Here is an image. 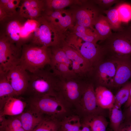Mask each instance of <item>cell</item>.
<instances>
[{"label": "cell", "instance_id": "1", "mask_svg": "<svg viewBox=\"0 0 131 131\" xmlns=\"http://www.w3.org/2000/svg\"><path fill=\"white\" fill-rule=\"evenodd\" d=\"M99 44L104 59L114 60L131 57V26H122Z\"/></svg>", "mask_w": 131, "mask_h": 131}, {"label": "cell", "instance_id": "2", "mask_svg": "<svg viewBox=\"0 0 131 131\" xmlns=\"http://www.w3.org/2000/svg\"><path fill=\"white\" fill-rule=\"evenodd\" d=\"M86 79L78 76L68 79H59L58 97L72 113L77 114Z\"/></svg>", "mask_w": 131, "mask_h": 131}, {"label": "cell", "instance_id": "3", "mask_svg": "<svg viewBox=\"0 0 131 131\" xmlns=\"http://www.w3.org/2000/svg\"><path fill=\"white\" fill-rule=\"evenodd\" d=\"M59 79L52 72L44 68L30 75L27 90L32 97L48 95L57 97Z\"/></svg>", "mask_w": 131, "mask_h": 131}, {"label": "cell", "instance_id": "4", "mask_svg": "<svg viewBox=\"0 0 131 131\" xmlns=\"http://www.w3.org/2000/svg\"><path fill=\"white\" fill-rule=\"evenodd\" d=\"M35 20L37 25L29 43L47 47L61 46L65 43L66 33L57 29L42 16Z\"/></svg>", "mask_w": 131, "mask_h": 131}, {"label": "cell", "instance_id": "5", "mask_svg": "<svg viewBox=\"0 0 131 131\" xmlns=\"http://www.w3.org/2000/svg\"><path fill=\"white\" fill-rule=\"evenodd\" d=\"M51 62L49 47L30 43L22 47L21 57L19 65L27 71L33 73L44 68Z\"/></svg>", "mask_w": 131, "mask_h": 131}, {"label": "cell", "instance_id": "6", "mask_svg": "<svg viewBox=\"0 0 131 131\" xmlns=\"http://www.w3.org/2000/svg\"><path fill=\"white\" fill-rule=\"evenodd\" d=\"M29 110L43 116L55 118L60 121L71 113L58 97L45 96L31 97L29 101Z\"/></svg>", "mask_w": 131, "mask_h": 131}, {"label": "cell", "instance_id": "7", "mask_svg": "<svg viewBox=\"0 0 131 131\" xmlns=\"http://www.w3.org/2000/svg\"><path fill=\"white\" fill-rule=\"evenodd\" d=\"M28 19L19 13L6 18L0 22V34L18 47L22 48L24 45L30 42L32 36L25 27Z\"/></svg>", "mask_w": 131, "mask_h": 131}, {"label": "cell", "instance_id": "8", "mask_svg": "<svg viewBox=\"0 0 131 131\" xmlns=\"http://www.w3.org/2000/svg\"><path fill=\"white\" fill-rule=\"evenodd\" d=\"M70 7L73 25L93 28L96 20L103 13L93 0H79Z\"/></svg>", "mask_w": 131, "mask_h": 131}, {"label": "cell", "instance_id": "9", "mask_svg": "<svg viewBox=\"0 0 131 131\" xmlns=\"http://www.w3.org/2000/svg\"><path fill=\"white\" fill-rule=\"evenodd\" d=\"M95 85L89 79L86 80L77 114L81 121L95 116L104 115V109L100 108L96 101Z\"/></svg>", "mask_w": 131, "mask_h": 131}, {"label": "cell", "instance_id": "10", "mask_svg": "<svg viewBox=\"0 0 131 131\" xmlns=\"http://www.w3.org/2000/svg\"><path fill=\"white\" fill-rule=\"evenodd\" d=\"M66 43L79 52L93 68L104 59L103 52L98 44L84 41L72 34L68 36Z\"/></svg>", "mask_w": 131, "mask_h": 131}, {"label": "cell", "instance_id": "11", "mask_svg": "<svg viewBox=\"0 0 131 131\" xmlns=\"http://www.w3.org/2000/svg\"><path fill=\"white\" fill-rule=\"evenodd\" d=\"M22 53V48L0 34V73H7L12 67L19 65Z\"/></svg>", "mask_w": 131, "mask_h": 131}, {"label": "cell", "instance_id": "12", "mask_svg": "<svg viewBox=\"0 0 131 131\" xmlns=\"http://www.w3.org/2000/svg\"><path fill=\"white\" fill-rule=\"evenodd\" d=\"M116 66L115 61L104 59L93 68L89 79L97 86L112 88Z\"/></svg>", "mask_w": 131, "mask_h": 131}, {"label": "cell", "instance_id": "13", "mask_svg": "<svg viewBox=\"0 0 131 131\" xmlns=\"http://www.w3.org/2000/svg\"><path fill=\"white\" fill-rule=\"evenodd\" d=\"M71 63L75 74L84 79H89L93 69L90 63L76 50L65 43L61 46Z\"/></svg>", "mask_w": 131, "mask_h": 131}, {"label": "cell", "instance_id": "14", "mask_svg": "<svg viewBox=\"0 0 131 131\" xmlns=\"http://www.w3.org/2000/svg\"><path fill=\"white\" fill-rule=\"evenodd\" d=\"M6 76L17 96L27 91L30 75L20 65H18L12 67L6 73Z\"/></svg>", "mask_w": 131, "mask_h": 131}, {"label": "cell", "instance_id": "15", "mask_svg": "<svg viewBox=\"0 0 131 131\" xmlns=\"http://www.w3.org/2000/svg\"><path fill=\"white\" fill-rule=\"evenodd\" d=\"M42 16L57 29L65 33L74 26L72 14L69 9H45Z\"/></svg>", "mask_w": 131, "mask_h": 131}, {"label": "cell", "instance_id": "16", "mask_svg": "<svg viewBox=\"0 0 131 131\" xmlns=\"http://www.w3.org/2000/svg\"><path fill=\"white\" fill-rule=\"evenodd\" d=\"M45 9L44 0H22L19 14L26 19L35 20L42 16Z\"/></svg>", "mask_w": 131, "mask_h": 131}, {"label": "cell", "instance_id": "17", "mask_svg": "<svg viewBox=\"0 0 131 131\" xmlns=\"http://www.w3.org/2000/svg\"><path fill=\"white\" fill-rule=\"evenodd\" d=\"M114 61L117 66L113 88H116L122 87L131 78V57Z\"/></svg>", "mask_w": 131, "mask_h": 131}, {"label": "cell", "instance_id": "18", "mask_svg": "<svg viewBox=\"0 0 131 131\" xmlns=\"http://www.w3.org/2000/svg\"><path fill=\"white\" fill-rule=\"evenodd\" d=\"M16 97H11L7 99L0 110V117L17 116L24 112L26 103Z\"/></svg>", "mask_w": 131, "mask_h": 131}, {"label": "cell", "instance_id": "19", "mask_svg": "<svg viewBox=\"0 0 131 131\" xmlns=\"http://www.w3.org/2000/svg\"><path fill=\"white\" fill-rule=\"evenodd\" d=\"M95 92L98 106L103 109H109L114 106L115 95L106 87L101 86H97Z\"/></svg>", "mask_w": 131, "mask_h": 131}, {"label": "cell", "instance_id": "20", "mask_svg": "<svg viewBox=\"0 0 131 131\" xmlns=\"http://www.w3.org/2000/svg\"><path fill=\"white\" fill-rule=\"evenodd\" d=\"M67 31L85 42L97 43L100 41L98 35L93 27L75 25L69 28Z\"/></svg>", "mask_w": 131, "mask_h": 131}, {"label": "cell", "instance_id": "21", "mask_svg": "<svg viewBox=\"0 0 131 131\" xmlns=\"http://www.w3.org/2000/svg\"><path fill=\"white\" fill-rule=\"evenodd\" d=\"M18 116L25 131H33L44 117L29 110Z\"/></svg>", "mask_w": 131, "mask_h": 131}, {"label": "cell", "instance_id": "22", "mask_svg": "<svg viewBox=\"0 0 131 131\" xmlns=\"http://www.w3.org/2000/svg\"><path fill=\"white\" fill-rule=\"evenodd\" d=\"M17 96L7 79L6 73H0V110L9 98Z\"/></svg>", "mask_w": 131, "mask_h": 131}, {"label": "cell", "instance_id": "23", "mask_svg": "<svg viewBox=\"0 0 131 131\" xmlns=\"http://www.w3.org/2000/svg\"><path fill=\"white\" fill-rule=\"evenodd\" d=\"M93 27L98 35L100 41L105 40L113 33L106 16L103 14L100 15L96 20Z\"/></svg>", "mask_w": 131, "mask_h": 131}, {"label": "cell", "instance_id": "24", "mask_svg": "<svg viewBox=\"0 0 131 131\" xmlns=\"http://www.w3.org/2000/svg\"><path fill=\"white\" fill-rule=\"evenodd\" d=\"M62 131H79L82 127L81 118L78 115L72 113L66 116L60 122Z\"/></svg>", "mask_w": 131, "mask_h": 131}, {"label": "cell", "instance_id": "25", "mask_svg": "<svg viewBox=\"0 0 131 131\" xmlns=\"http://www.w3.org/2000/svg\"><path fill=\"white\" fill-rule=\"evenodd\" d=\"M0 117V131H25L18 116Z\"/></svg>", "mask_w": 131, "mask_h": 131}, {"label": "cell", "instance_id": "26", "mask_svg": "<svg viewBox=\"0 0 131 131\" xmlns=\"http://www.w3.org/2000/svg\"><path fill=\"white\" fill-rule=\"evenodd\" d=\"M50 66L52 72L59 79H68L77 76L72 69L66 64L59 63Z\"/></svg>", "mask_w": 131, "mask_h": 131}, {"label": "cell", "instance_id": "27", "mask_svg": "<svg viewBox=\"0 0 131 131\" xmlns=\"http://www.w3.org/2000/svg\"><path fill=\"white\" fill-rule=\"evenodd\" d=\"M49 48L51 53V62L49 65L63 63L67 65L72 68L71 62L61 46Z\"/></svg>", "mask_w": 131, "mask_h": 131}, {"label": "cell", "instance_id": "28", "mask_svg": "<svg viewBox=\"0 0 131 131\" xmlns=\"http://www.w3.org/2000/svg\"><path fill=\"white\" fill-rule=\"evenodd\" d=\"M89 126L92 131H106L108 122L104 116L98 115L82 122Z\"/></svg>", "mask_w": 131, "mask_h": 131}, {"label": "cell", "instance_id": "29", "mask_svg": "<svg viewBox=\"0 0 131 131\" xmlns=\"http://www.w3.org/2000/svg\"><path fill=\"white\" fill-rule=\"evenodd\" d=\"M22 0H0V9L9 17L18 14Z\"/></svg>", "mask_w": 131, "mask_h": 131}, {"label": "cell", "instance_id": "30", "mask_svg": "<svg viewBox=\"0 0 131 131\" xmlns=\"http://www.w3.org/2000/svg\"><path fill=\"white\" fill-rule=\"evenodd\" d=\"M60 121L52 117L44 116L33 131H58Z\"/></svg>", "mask_w": 131, "mask_h": 131}, {"label": "cell", "instance_id": "31", "mask_svg": "<svg viewBox=\"0 0 131 131\" xmlns=\"http://www.w3.org/2000/svg\"><path fill=\"white\" fill-rule=\"evenodd\" d=\"M109 110L110 127L113 131H118L124 120L123 112L121 108L115 105Z\"/></svg>", "mask_w": 131, "mask_h": 131}, {"label": "cell", "instance_id": "32", "mask_svg": "<svg viewBox=\"0 0 131 131\" xmlns=\"http://www.w3.org/2000/svg\"><path fill=\"white\" fill-rule=\"evenodd\" d=\"M103 13L106 15L111 29L114 32L118 31L121 28L122 22L119 18L116 6L104 10Z\"/></svg>", "mask_w": 131, "mask_h": 131}, {"label": "cell", "instance_id": "33", "mask_svg": "<svg viewBox=\"0 0 131 131\" xmlns=\"http://www.w3.org/2000/svg\"><path fill=\"white\" fill-rule=\"evenodd\" d=\"M45 9L55 10L65 9L77 3L79 0H44Z\"/></svg>", "mask_w": 131, "mask_h": 131}, {"label": "cell", "instance_id": "34", "mask_svg": "<svg viewBox=\"0 0 131 131\" xmlns=\"http://www.w3.org/2000/svg\"><path fill=\"white\" fill-rule=\"evenodd\" d=\"M130 85V82H128L122 87L115 95L114 105L121 108L127 102L129 96Z\"/></svg>", "mask_w": 131, "mask_h": 131}, {"label": "cell", "instance_id": "35", "mask_svg": "<svg viewBox=\"0 0 131 131\" xmlns=\"http://www.w3.org/2000/svg\"><path fill=\"white\" fill-rule=\"evenodd\" d=\"M122 22L127 23L131 20V5L126 3L120 4L116 6Z\"/></svg>", "mask_w": 131, "mask_h": 131}, {"label": "cell", "instance_id": "36", "mask_svg": "<svg viewBox=\"0 0 131 131\" xmlns=\"http://www.w3.org/2000/svg\"><path fill=\"white\" fill-rule=\"evenodd\" d=\"M94 2L103 10H107L114 4L120 1L118 0H93Z\"/></svg>", "mask_w": 131, "mask_h": 131}, {"label": "cell", "instance_id": "37", "mask_svg": "<svg viewBox=\"0 0 131 131\" xmlns=\"http://www.w3.org/2000/svg\"><path fill=\"white\" fill-rule=\"evenodd\" d=\"M118 131H131V120H124Z\"/></svg>", "mask_w": 131, "mask_h": 131}, {"label": "cell", "instance_id": "38", "mask_svg": "<svg viewBox=\"0 0 131 131\" xmlns=\"http://www.w3.org/2000/svg\"><path fill=\"white\" fill-rule=\"evenodd\" d=\"M123 113L124 120H131V104L126 108Z\"/></svg>", "mask_w": 131, "mask_h": 131}, {"label": "cell", "instance_id": "39", "mask_svg": "<svg viewBox=\"0 0 131 131\" xmlns=\"http://www.w3.org/2000/svg\"><path fill=\"white\" fill-rule=\"evenodd\" d=\"M82 123V127L79 131H92L88 125L84 122Z\"/></svg>", "mask_w": 131, "mask_h": 131}, {"label": "cell", "instance_id": "40", "mask_svg": "<svg viewBox=\"0 0 131 131\" xmlns=\"http://www.w3.org/2000/svg\"><path fill=\"white\" fill-rule=\"evenodd\" d=\"M131 104V82H130L129 90V96L128 100L125 104V108L128 107Z\"/></svg>", "mask_w": 131, "mask_h": 131}, {"label": "cell", "instance_id": "41", "mask_svg": "<svg viewBox=\"0 0 131 131\" xmlns=\"http://www.w3.org/2000/svg\"><path fill=\"white\" fill-rule=\"evenodd\" d=\"M58 131H62L61 130V129L60 128V129H59Z\"/></svg>", "mask_w": 131, "mask_h": 131}]
</instances>
